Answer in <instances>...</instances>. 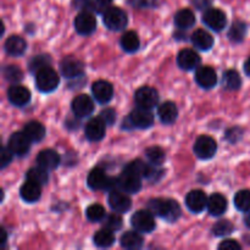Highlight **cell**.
Masks as SVG:
<instances>
[{
    "instance_id": "cell-1",
    "label": "cell",
    "mask_w": 250,
    "mask_h": 250,
    "mask_svg": "<svg viewBox=\"0 0 250 250\" xmlns=\"http://www.w3.org/2000/svg\"><path fill=\"white\" fill-rule=\"evenodd\" d=\"M148 209L168 222L177 221L181 216L180 204L173 199H153L149 202Z\"/></svg>"
},
{
    "instance_id": "cell-2",
    "label": "cell",
    "mask_w": 250,
    "mask_h": 250,
    "mask_svg": "<svg viewBox=\"0 0 250 250\" xmlns=\"http://www.w3.org/2000/svg\"><path fill=\"white\" fill-rule=\"evenodd\" d=\"M87 185L93 190H111L117 189V178L107 177L102 167L93 168L87 178Z\"/></svg>"
},
{
    "instance_id": "cell-3",
    "label": "cell",
    "mask_w": 250,
    "mask_h": 250,
    "mask_svg": "<svg viewBox=\"0 0 250 250\" xmlns=\"http://www.w3.org/2000/svg\"><path fill=\"white\" fill-rule=\"evenodd\" d=\"M59 83H60V77H59L58 72L53 70L50 66H46L36 73L37 89L41 92H54L59 87Z\"/></svg>"
},
{
    "instance_id": "cell-4",
    "label": "cell",
    "mask_w": 250,
    "mask_h": 250,
    "mask_svg": "<svg viewBox=\"0 0 250 250\" xmlns=\"http://www.w3.org/2000/svg\"><path fill=\"white\" fill-rule=\"evenodd\" d=\"M103 21L104 24L111 31H121L128 23V16L126 12L117 6L107 7L103 15Z\"/></svg>"
},
{
    "instance_id": "cell-5",
    "label": "cell",
    "mask_w": 250,
    "mask_h": 250,
    "mask_svg": "<svg viewBox=\"0 0 250 250\" xmlns=\"http://www.w3.org/2000/svg\"><path fill=\"white\" fill-rule=\"evenodd\" d=\"M131 224L136 231L141 233H150L155 229V220L154 214L150 210H139L134 212L131 219Z\"/></svg>"
},
{
    "instance_id": "cell-6",
    "label": "cell",
    "mask_w": 250,
    "mask_h": 250,
    "mask_svg": "<svg viewBox=\"0 0 250 250\" xmlns=\"http://www.w3.org/2000/svg\"><path fill=\"white\" fill-rule=\"evenodd\" d=\"M217 151V143L210 136L198 137L194 143V154L202 160L214 158Z\"/></svg>"
},
{
    "instance_id": "cell-7",
    "label": "cell",
    "mask_w": 250,
    "mask_h": 250,
    "mask_svg": "<svg viewBox=\"0 0 250 250\" xmlns=\"http://www.w3.org/2000/svg\"><path fill=\"white\" fill-rule=\"evenodd\" d=\"M134 100H136L137 105L139 107H144V109H153L158 105L159 102V94L158 90L153 87H141L134 94Z\"/></svg>"
},
{
    "instance_id": "cell-8",
    "label": "cell",
    "mask_w": 250,
    "mask_h": 250,
    "mask_svg": "<svg viewBox=\"0 0 250 250\" xmlns=\"http://www.w3.org/2000/svg\"><path fill=\"white\" fill-rule=\"evenodd\" d=\"M75 28L81 36H89L97 29V19L88 10L80 12L75 19Z\"/></svg>"
},
{
    "instance_id": "cell-9",
    "label": "cell",
    "mask_w": 250,
    "mask_h": 250,
    "mask_svg": "<svg viewBox=\"0 0 250 250\" xmlns=\"http://www.w3.org/2000/svg\"><path fill=\"white\" fill-rule=\"evenodd\" d=\"M142 188V178L134 173L124 171L122 175L117 178V189L127 193V194H134L138 193Z\"/></svg>"
},
{
    "instance_id": "cell-10",
    "label": "cell",
    "mask_w": 250,
    "mask_h": 250,
    "mask_svg": "<svg viewBox=\"0 0 250 250\" xmlns=\"http://www.w3.org/2000/svg\"><path fill=\"white\" fill-rule=\"evenodd\" d=\"M128 122L134 128L146 129L153 126L154 124V115L151 114L149 109L139 107L133 110L128 116Z\"/></svg>"
},
{
    "instance_id": "cell-11",
    "label": "cell",
    "mask_w": 250,
    "mask_h": 250,
    "mask_svg": "<svg viewBox=\"0 0 250 250\" xmlns=\"http://www.w3.org/2000/svg\"><path fill=\"white\" fill-rule=\"evenodd\" d=\"M203 22L205 23V26H208L212 31L220 32L226 27L227 17L222 10L208 9L203 15Z\"/></svg>"
},
{
    "instance_id": "cell-12",
    "label": "cell",
    "mask_w": 250,
    "mask_h": 250,
    "mask_svg": "<svg viewBox=\"0 0 250 250\" xmlns=\"http://www.w3.org/2000/svg\"><path fill=\"white\" fill-rule=\"evenodd\" d=\"M31 143L28 137L22 132H15L14 134H11V137L9 138L7 142V146L11 149L12 153L17 156H24L31 149Z\"/></svg>"
},
{
    "instance_id": "cell-13",
    "label": "cell",
    "mask_w": 250,
    "mask_h": 250,
    "mask_svg": "<svg viewBox=\"0 0 250 250\" xmlns=\"http://www.w3.org/2000/svg\"><path fill=\"white\" fill-rule=\"evenodd\" d=\"M109 205L114 211L119 214L127 212L132 207V202L127 193L122 192L120 189L111 190L109 194Z\"/></svg>"
},
{
    "instance_id": "cell-14",
    "label": "cell",
    "mask_w": 250,
    "mask_h": 250,
    "mask_svg": "<svg viewBox=\"0 0 250 250\" xmlns=\"http://www.w3.org/2000/svg\"><path fill=\"white\" fill-rule=\"evenodd\" d=\"M84 66L78 59L67 56L60 63V72L66 78H78L83 75Z\"/></svg>"
},
{
    "instance_id": "cell-15",
    "label": "cell",
    "mask_w": 250,
    "mask_h": 250,
    "mask_svg": "<svg viewBox=\"0 0 250 250\" xmlns=\"http://www.w3.org/2000/svg\"><path fill=\"white\" fill-rule=\"evenodd\" d=\"M105 129H106V124L102 120V117H94L88 121L85 125V138L89 142H99L104 138Z\"/></svg>"
},
{
    "instance_id": "cell-16",
    "label": "cell",
    "mask_w": 250,
    "mask_h": 250,
    "mask_svg": "<svg viewBox=\"0 0 250 250\" xmlns=\"http://www.w3.org/2000/svg\"><path fill=\"white\" fill-rule=\"evenodd\" d=\"M93 97L95 98L98 103L100 104H107L112 99L114 95V87L110 82L104 80L97 81L92 85Z\"/></svg>"
},
{
    "instance_id": "cell-17",
    "label": "cell",
    "mask_w": 250,
    "mask_h": 250,
    "mask_svg": "<svg viewBox=\"0 0 250 250\" xmlns=\"http://www.w3.org/2000/svg\"><path fill=\"white\" fill-rule=\"evenodd\" d=\"M195 82L204 89H211L217 83L216 71L210 66H202L195 72Z\"/></svg>"
},
{
    "instance_id": "cell-18",
    "label": "cell",
    "mask_w": 250,
    "mask_h": 250,
    "mask_svg": "<svg viewBox=\"0 0 250 250\" xmlns=\"http://www.w3.org/2000/svg\"><path fill=\"white\" fill-rule=\"evenodd\" d=\"M208 197L203 190H190L186 197V205L192 212L199 214L205 208H208Z\"/></svg>"
},
{
    "instance_id": "cell-19",
    "label": "cell",
    "mask_w": 250,
    "mask_h": 250,
    "mask_svg": "<svg viewBox=\"0 0 250 250\" xmlns=\"http://www.w3.org/2000/svg\"><path fill=\"white\" fill-rule=\"evenodd\" d=\"M7 99L15 106H24L31 100V92L21 84H14L7 90Z\"/></svg>"
},
{
    "instance_id": "cell-20",
    "label": "cell",
    "mask_w": 250,
    "mask_h": 250,
    "mask_svg": "<svg viewBox=\"0 0 250 250\" xmlns=\"http://www.w3.org/2000/svg\"><path fill=\"white\" fill-rule=\"evenodd\" d=\"M71 107L77 117H87L94 111V103L88 95L80 94L73 99Z\"/></svg>"
},
{
    "instance_id": "cell-21",
    "label": "cell",
    "mask_w": 250,
    "mask_h": 250,
    "mask_svg": "<svg viewBox=\"0 0 250 250\" xmlns=\"http://www.w3.org/2000/svg\"><path fill=\"white\" fill-rule=\"evenodd\" d=\"M60 155L53 149H44L37 155V164L45 170H55L60 165Z\"/></svg>"
},
{
    "instance_id": "cell-22",
    "label": "cell",
    "mask_w": 250,
    "mask_h": 250,
    "mask_svg": "<svg viewBox=\"0 0 250 250\" xmlns=\"http://www.w3.org/2000/svg\"><path fill=\"white\" fill-rule=\"evenodd\" d=\"M177 63L182 70H194L199 66L200 56L193 49H183L178 54Z\"/></svg>"
},
{
    "instance_id": "cell-23",
    "label": "cell",
    "mask_w": 250,
    "mask_h": 250,
    "mask_svg": "<svg viewBox=\"0 0 250 250\" xmlns=\"http://www.w3.org/2000/svg\"><path fill=\"white\" fill-rule=\"evenodd\" d=\"M42 186L33 181L27 180L20 189V195L26 203H36L42 197Z\"/></svg>"
},
{
    "instance_id": "cell-24",
    "label": "cell",
    "mask_w": 250,
    "mask_h": 250,
    "mask_svg": "<svg viewBox=\"0 0 250 250\" xmlns=\"http://www.w3.org/2000/svg\"><path fill=\"white\" fill-rule=\"evenodd\" d=\"M5 51L10 56H22L27 49V43L22 37L11 36L6 39L4 45Z\"/></svg>"
},
{
    "instance_id": "cell-25",
    "label": "cell",
    "mask_w": 250,
    "mask_h": 250,
    "mask_svg": "<svg viewBox=\"0 0 250 250\" xmlns=\"http://www.w3.org/2000/svg\"><path fill=\"white\" fill-rule=\"evenodd\" d=\"M158 116L161 120V122L165 125H171L177 120L178 117V109L175 103L165 102L159 106Z\"/></svg>"
},
{
    "instance_id": "cell-26",
    "label": "cell",
    "mask_w": 250,
    "mask_h": 250,
    "mask_svg": "<svg viewBox=\"0 0 250 250\" xmlns=\"http://www.w3.org/2000/svg\"><path fill=\"white\" fill-rule=\"evenodd\" d=\"M227 210V200L220 193H215L208 200V211L212 216H221Z\"/></svg>"
},
{
    "instance_id": "cell-27",
    "label": "cell",
    "mask_w": 250,
    "mask_h": 250,
    "mask_svg": "<svg viewBox=\"0 0 250 250\" xmlns=\"http://www.w3.org/2000/svg\"><path fill=\"white\" fill-rule=\"evenodd\" d=\"M23 133L28 137L32 143H37L45 137V127L41 122L31 121L24 125Z\"/></svg>"
},
{
    "instance_id": "cell-28",
    "label": "cell",
    "mask_w": 250,
    "mask_h": 250,
    "mask_svg": "<svg viewBox=\"0 0 250 250\" xmlns=\"http://www.w3.org/2000/svg\"><path fill=\"white\" fill-rule=\"evenodd\" d=\"M192 43L194 44L195 48L205 51L212 48V45H214V38H212V36L209 32L204 31V29H197L192 34Z\"/></svg>"
},
{
    "instance_id": "cell-29",
    "label": "cell",
    "mask_w": 250,
    "mask_h": 250,
    "mask_svg": "<svg viewBox=\"0 0 250 250\" xmlns=\"http://www.w3.org/2000/svg\"><path fill=\"white\" fill-rule=\"evenodd\" d=\"M120 44H121L122 49L127 53H136L141 46V41H139V37L136 32L127 31L122 34Z\"/></svg>"
},
{
    "instance_id": "cell-30",
    "label": "cell",
    "mask_w": 250,
    "mask_h": 250,
    "mask_svg": "<svg viewBox=\"0 0 250 250\" xmlns=\"http://www.w3.org/2000/svg\"><path fill=\"white\" fill-rule=\"evenodd\" d=\"M141 232L138 231H131L126 232L122 234L121 239H120V244L122 248L125 249H139L143 246V237L141 236Z\"/></svg>"
},
{
    "instance_id": "cell-31",
    "label": "cell",
    "mask_w": 250,
    "mask_h": 250,
    "mask_svg": "<svg viewBox=\"0 0 250 250\" xmlns=\"http://www.w3.org/2000/svg\"><path fill=\"white\" fill-rule=\"evenodd\" d=\"M175 23L178 28L188 29L194 26L195 16L192 10L182 9L176 12L175 15Z\"/></svg>"
},
{
    "instance_id": "cell-32",
    "label": "cell",
    "mask_w": 250,
    "mask_h": 250,
    "mask_svg": "<svg viewBox=\"0 0 250 250\" xmlns=\"http://www.w3.org/2000/svg\"><path fill=\"white\" fill-rule=\"evenodd\" d=\"M94 244L99 248H109L115 243L114 232L107 229H103L94 234Z\"/></svg>"
},
{
    "instance_id": "cell-33",
    "label": "cell",
    "mask_w": 250,
    "mask_h": 250,
    "mask_svg": "<svg viewBox=\"0 0 250 250\" xmlns=\"http://www.w3.org/2000/svg\"><path fill=\"white\" fill-rule=\"evenodd\" d=\"M222 84L229 90L239 89L242 84V78L239 73L234 70H229L222 76Z\"/></svg>"
},
{
    "instance_id": "cell-34",
    "label": "cell",
    "mask_w": 250,
    "mask_h": 250,
    "mask_svg": "<svg viewBox=\"0 0 250 250\" xmlns=\"http://www.w3.org/2000/svg\"><path fill=\"white\" fill-rule=\"evenodd\" d=\"M26 177H27V180L33 181V182L38 183V185H41V186L45 185V183L49 181L48 170L41 167V166L29 168L26 173Z\"/></svg>"
},
{
    "instance_id": "cell-35",
    "label": "cell",
    "mask_w": 250,
    "mask_h": 250,
    "mask_svg": "<svg viewBox=\"0 0 250 250\" xmlns=\"http://www.w3.org/2000/svg\"><path fill=\"white\" fill-rule=\"evenodd\" d=\"M234 207L239 210V211L248 212L250 211V190L243 189L239 190L236 195H234Z\"/></svg>"
},
{
    "instance_id": "cell-36",
    "label": "cell",
    "mask_w": 250,
    "mask_h": 250,
    "mask_svg": "<svg viewBox=\"0 0 250 250\" xmlns=\"http://www.w3.org/2000/svg\"><path fill=\"white\" fill-rule=\"evenodd\" d=\"M247 33V24L242 21H236L231 26L229 37L233 43H241Z\"/></svg>"
},
{
    "instance_id": "cell-37",
    "label": "cell",
    "mask_w": 250,
    "mask_h": 250,
    "mask_svg": "<svg viewBox=\"0 0 250 250\" xmlns=\"http://www.w3.org/2000/svg\"><path fill=\"white\" fill-rule=\"evenodd\" d=\"M146 156L151 165L159 166L165 161V151L160 146H150L146 150Z\"/></svg>"
},
{
    "instance_id": "cell-38",
    "label": "cell",
    "mask_w": 250,
    "mask_h": 250,
    "mask_svg": "<svg viewBox=\"0 0 250 250\" xmlns=\"http://www.w3.org/2000/svg\"><path fill=\"white\" fill-rule=\"evenodd\" d=\"M51 58L46 54H42V55H37L32 59L28 62V68L31 72L37 73L42 68L46 67V66H50Z\"/></svg>"
},
{
    "instance_id": "cell-39",
    "label": "cell",
    "mask_w": 250,
    "mask_h": 250,
    "mask_svg": "<svg viewBox=\"0 0 250 250\" xmlns=\"http://www.w3.org/2000/svg\"><path fill=\"white\" fill-rule=\"evenodd\" d=\"M233 229L234 226L232 225L231 221H229V220H220L212 227V233L217 237H225L231 234L233 232Z\"/></svg>"
},
{
    "instance_id": "cell-40",
    "label": "cell",
    "mask_w": 250,
    "mask_h": 250,
    "mask_svg": "<svg viewBox=\"0 0 250 250\" xmlns=\"http://www.w3.org/2000/svg\"><path fill=\"white\" fill-rule=\"evenodd\" d=\"M85 216L90 222H100L105 217V209L99 204H92L85 210Z\"/></svg>"
},
{
    "instance_id": "cell-41",
    "label": "cell",
    "mask_w": 250,
    "mask_h": 250,
    "mask_svg": "<svg viewBox=\"0 0 250 250\" xmlns=\"http://www.w3.org/2000/svg\"><path fill=\"white\" fill-rule=\"evenodd\" d=\"M2 73H4L5 80L9 81L11 83H17L23 78L22 71L19 66L16 65H7L2 68Z\"/></svg>"
},
{
    "instance_id": "cell-42",
    "label": "cell",
    "mask_w": 250,
    "mask_h": 250,
    "mask_svg": "<svg viewBox=\"0 0 250 250\" xmlns=\"http://www.w3.org/2000/svg\"><path fill=\"white\" fill-rule=\"evenodd\" d=\"M103 224H104L105 229L115 232V231H119V229H121L122 219L119 216V215H109V216L105 219V221L103 222Z\"/></svg>"
},
{
    "instance_id": "cell-43",
    "label": "cell",
    "mask_w": 250,
    "mask_h": 250,
    "mask_svg": "<svg viewBox=\"0 0 250 250\" xmlns=\"http://www.w3.org/2000/svg\"><path fill=\"white\" fill-rule=\"evenodd\" d=\"M100 117H102V120L107 125V126H111V125H114L115 121H116V112H115L114 109L103 110L102 114H100Z\"/></svg>"
},
{
    "instance_id": "cell-44",
    "label": "cell",
    "mask_w": 250,
    "mask_h": 250,
    "mask_svg": "<svg viewBox=\"0 0 250 250\" xmlns=\"http://www.w3.org/2000/svg\"><path fill=\"white\" fill-rule=\"evenodd\" d=\"M15 154L12 153L11 149L9 146H4L1 150V158H0V163H1V168H5L7 165H10V163L12 161V156Z\"/></svg>"
},
{
    "instance_id": "cell-45",
    "label": "cell",
    "mask_w": 250,
    "mask_h": 250,
    "mask_svg": "<svg viewBox=\"0 0 250 250\" xmlns=\"http://www.w3.org/2000/svg\"><path fill=\"white\" fill-rule=\"evenodd\" d=\"M241 248V244L237 241H233V239H226V241L221 242V243L219 244V249L224 250H239Z\"/></svg>"
},
{
    "instance_id": "cell-46",
    "label": "cell",
    "mask_w": 250,
    "mask_h": 250,
    "mask_svg": "<svg viewBox=\"0 0 250 250\" xmlns=\"http://www.w3.org/2000/svg\"><path fill=\"white\" fill-rule=\"evenodd\" d=\"M236 136H239L242 137V131L239 128H231L229 131H227V134H226V138L229 139V142H232V143H234V142L238 141V137Z\"/></svg>"
},
{
    "instance_id": "cell-47",
    "label": "cell",
    "mask_w": 250,
    "mask_h": 250,
    "mask_svg": "<svg viewBox=\"0 0 250 250\" xmlns=\"http://www.w3.org/2000/svg\"><path fill=\"white\" fill-rule=\"evenodd\" d=\"M193 4L198 7V9H203L210 5V0H193Z\"/></svg>"
},
{
    "instance_id": "cell-48",
    "label": "cell",
    "mask_w": 250,
    "mask_h": 250,
    "mask_svg": "<svg viewBox=\"0 0 250 250\" xmlns=\"http://www.w3.org/2000/svg\"><path fill=\"white\" fill-rule=\"evenodd\" d=\"M141 7H151L156 4V0H138Z\"/></svg>"
},
{
    "instance_id": "cell-49",
    "label": "cell",
    "mask_w": 250,
    "mask_h": 250,
    "mask_svg": "<svg viewBox=\"0 0 250 250\" xmlns=\"http://www.w3.org/2000/svg\"><path fill=\"white\" fill-rule=\"evenodd\" d=\"M95 1L98 2V5H99L100 7H104V6H107L109 4H111L112 0H95Z\"/></svg>"
},
{
    "instance_id": "cell-50",
    "label": "cell",
    "mask_w": 250,
    "mask_h": 250,
    "mask_svg": "<svg viewBox=\"0 0 250 250\" xmlns=\"http://www.w3.org/2000/svg\"><path fill=\"white\" fill-rule=\"evenodd\" d=\"M244 72L250 77V58L244 62Z\"/></svg>"
},
{
    "instance_id": "cell-51",
    "label": "cell",
    "mask_w": 250,
    "mask_h": 250,
    "mask_svg": "<svg viewBox=\"0 0 250 250\" xmlns=\"http://www.w3.org/2000/svg\"><path fill=\"white\" fill-rule=\"evenodd\" d=\"M244 224L247 225V227H248V229H250V211H248L247 216L244 217Z\"/></svg>"
},
{
    "instance_id": "cell-52",
    "label": "cell",
    "mask_w": 250,
    "mask_h": 250,
    "mask_svg": "<svg viewBox=\"0 0 250 250\" xmlns=\"http://www.w3.org/2000/svg\"><path fill=\"white\" fill-rule=\"evenodd\" d=\"M5 242H6V232H5V229H2V238H1L2 246L5 244Z\"/></svg>"
}]
</instances>
